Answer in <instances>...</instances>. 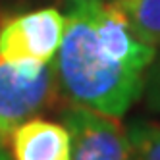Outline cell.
Wrapping results in <instances>:
<instances>
[{
  "label": "cell",
  "instance_id": "cell-10",
  "mask_svg": "<svg viewBox=\"0 0 160 160\" xmlns=\"http://www.w3.org/2000/svg\"><path fill=\"white\" fill-rule=\"evenodd\" d=\"M2 141H4V139H2V137H0V147H2Z\"/></svg>",
  "mask_w": 160,
  "mask_h": 160
},
{
  "label": "cell",
  "instance_id": "cell-9",
  "mask_svg": "<svg viewBox=\"0 0 160 160\" xmlns=\"http://www.w3.org/2000/svg\"><path fill=\"white\" fill-rule=\"evenodd\" d=\"M0 160H10V156H8V152L4 151V147H0Z\"/></svg>",
  "mask_w": 160,
  "mask_h": 160
},
{
  "label": "cell",
  "instance_id": "cell-2",
  "mask_svg": "<svg viewBox=\"0 0 160 160\" xmlns=\"http://www.w3.org/2000/svg\"><path fill=\"white\" fill-rule=\"evenodd\" d=\"M54 64H10L0 58V137L47 110L58 95Z\"/></svg>",
  "mask_w": 160,
  "mask_h": 160
},
{
  "label": "cell",
  "instance_id": "cell-3",
  "mask_svg": "<svg viewBox=\"0 0 160 160\" xmlns=\"http://www.w3.org/2000/svg\"><path fill=\"white\" fill-rule=\"evenodd\" d=\"M66 16L58 8H37L0 23V58L10 64H50L64 37Z\"/></svg>",
  "mask_w": 160,
  "mask_h": 160
},
{
  "label": "cell",
  "instance_id": "cell-8",
  "mask_svg": "<svg viewBox=\"0 0 160 160\" xmlns=\"http://www.w3.org/2000/svg\"><path fill=\"white\" fill-rule=\"evenodd\" d=\"M143 97L145 104L151 112L160 114V48H156L154 60L151 64L145 77V87H143Z\"/></svg>",
  "mask_w": 160,
  "mask_h": 160
},
{
  "label": "cell",
  "instance_id": "cell-11",
  "mask_svg": "<svg viewBox=\"0 0 160 160\" xmlns=\"http://www.w3.org/2000/svg\"><path fill=\"white\" fill-rule=\"evenodd\" d=\"M73 2H75V0H73Z\"/></svg>",
  "mask_w": 160,
  "mask_h": 160
},
{
  "label": "cell",
  "instance_id": "cell-4",
  "mask_svg": "<svg viewBox=\"0 0 160 160\" xmlns=\"http://www.w3.org/2000/svg\"><path fill=\"white\" fill-rule=\"evenodd\" d=\"M62 123L70 131V160H133L128 129L120 118L72 104L62 112Z\"/></svg>",
  "mask_w": 160,
  "mask_h": 160
},
{
  "label": "cell",
  "instance_id": "cell-1",
  "mask_svg": "<svg viewBox=\"0 0 160 160\" xmlns=\"http://www.w3.org/2000/svg\"><path fill=\"white\" fill-rule=\"evenodd\" d=\"M54 56L60 91L72 104L122 118L143 97L156 48L110 0H75Z\"/></svg>",
  "mask_w": 160,
  "mask_h": 160
},
{
  "label": "cell",
  "instance_id": "cell-7",
  "mask_svg": "<svg viewBox=\"0 0 160 160\" xmlns=\"http://www.w3.org/2000/svg\"><path fill=\"white\" fill-rule=\"evenodd\" d=\"M133 160H160V122L135 120L128 128Z\"/></svg>",
  "mask_w": 160,
  "mask_h": 160
},
{
  "label": "cell",
  "instance_id": "cell-5",
  "mask_svg": "<svg viewBox=\"0 0 160 160\" xmlns=\"http://www.w3.org/2000/svg\"><path fill=\"white\" fill-rule=\"evenodd\" d=\"M10 135L14 160H70V131L60 122L35 116L21 122Z\"/></svg>",
  "mask_w": 160,
  "mask_h": 160
},
{
  "label": "cell",
  "instance_id": "cell-6",
  "mask_svg": "<svg viewBox=\"0 0 160 160\" xmlns=\"http://www.w3.org/2000/svg\"><path fill=\"white\" fill-rule=\"evenodd\" d=\"M147 44L160 48V0H110Z\"/></svg>",
  "mask_w": 160,
  "mask_h": 160
}]
</instances>
